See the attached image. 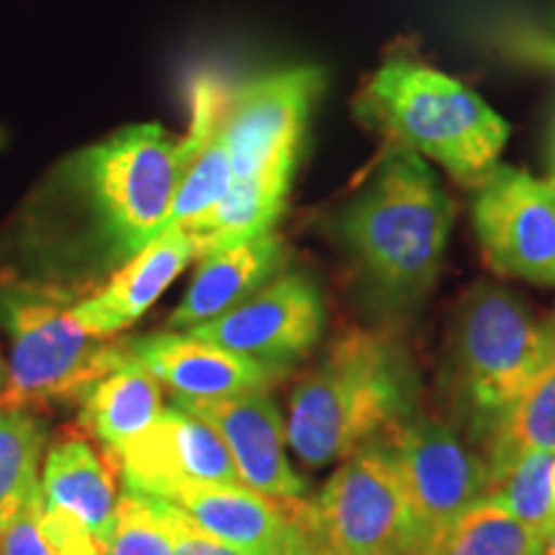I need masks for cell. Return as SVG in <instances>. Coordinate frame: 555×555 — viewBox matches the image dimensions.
Here are the masks:
<instances>
[{"mask_svg":"<svg viewBox=\"0 0 555 555\" xmlns=\"http://www.w3.org/2000/svg\"><path fill=\"white\" fill-rule=\"evenodd\" d=\"M183 176L180 139L134 124L62 157L11 227V281L75 294L157 237Z\"/></svg>","mask_w":555,"mask_h":555,"instance_id":"cell-1","label":"cell"},{"mask_svg":"<svg viewBox=\"0 0 555 555\" xmlns=\"http://www.w3.org/2000/svg\"><path fill=\"white\" fill-rule=\"evenodd\" d=\"M453 219V201L427 159L401 147H391L337 217L365 304L388 330L435 291Z\"/></svg>","mask_w":555,"mask_h":555,"instance_id":"cell-2","label":"cell"},{"mask_svg":"<svg viewBox=\"0 0 555 555\" xmlns=\"http://www.w3.org/2000/svg\"><path fill=\"white\" fill-rule=\"evenodd\" d=\"M322 86V69L298 65L232 90L224 119L232 185L208 217L183 229L196 245V260L275 232Z\"/></svg>","mask_w":555,"mask_h":555,"instance_id":"cell-3","label":"cell"},{"mask_svg":"<svg viewBox=\"0 0 555 555\" xmlns=\"http://www.w3.org/2000/svg\"><path fill=\"white\" fill-rule=\"evenodd\" d=\"M420 376L391 330H350L291 388L288 442L311 468L345 461L414 416Z\"/></svg>","mask_w":555,"mask_h":555,"instance_id":"cell-4","label":"cell"},{"mask_svg":"<svg viewBox=\"0 0 555 555\" xmlns=\"http://www.w3.org/2000/svg\"><path fill=\"white\" fill-rule=\"evenodd\" d=\"M365 127L414 152L461 185H476L499 165L509 127L481 95L416 57H388L358 93Z\"/></svg>","mask_w":555,"mask_h":555,"instance_id":"cell-5","label":"cell"},{"mask_svg":"<svg viewBox=\"0 0 555 555\" xmlns=\"http://www.w3.org/2000/svg\"><path fill=\"white\" fill-rule=\"evenodd\" d=\"M555 324L532 317L522 298L478 283L457 304L448 337V388L481 440L545 363Z\"/></svg>","mask_w":555,"mask_h":555,"instance_id":"cell-6","label":"cell"},{"mask_svg":"<svg viewBox=\"0 0 555 555\" xmlns=\"http://www.w3.org/2000/svg\"><path fill=\"white\" fill-rule=\"evenodd\" d=\"M69 291L9 281L0 286V327L11 337L9 388L0 406L44 409L80 401L127 356L129 339L95 337L73 317Z\"/></svg>","mask_w":555,"mask_h":555,"instance_id":"cell-7","label":"cell"},{"mask_svg":"<svg viewBox=\"0 0 555 555\" xmlns=\"http://www.w3.org/2000/svg\"><path fill=\"white\" fill-rule=\"evenodd\" d=\"M317 525L332 555H386L425 543L397 470L378 442L345 457L314 502Z\"/></svg>","mask_w":555,"mask_h":555,"instance_id":"cell-8","label":"cell"},{"mask_svg":"<svg viewBox=\"0 0 555 555\" xmlns=\"http://www.w3.org/2000/svg\"><path fill=\"white\" fill-rule=\"evenodd\" d=\"M376 442L397 470L429 543L489 496L491 474L486 457L435 416L416 412Z\"/></svg>","mask_w":555,"mask_h":555,"instance_id":"cell-9","label":"cell"},{"mask_svg":"<svg viewBox=\"0 0 555 555\" xmlns=\"http://www.w3.org/2000/svg\"><path fill=\"white\" fill-rule=\"evenodd\" d=\"M478 249L496 275L555 286V183L499 163L470 206Z\"/></svg>","mask_w":555,"mask_h":555,"instance_id":"cell-10","label":"cell"},{"mask_svg":"<svg viewBox=\"0 0 555 555\" xmlns=\"http://www.w3.org/2000/svg\"><path fill=\"white\" fill-rule=\"evenodd\" d=\"M324 332V298L304 273H278L245 301L189 335L240 356L291 365L314 350Z\"/></svg>","mask_w":555,"mask_h":555,"instance_id":"cell-11","label":"cell"},{"mask_svg":"<svg viewBox=\"0 0 555 555\" xmlns=\"http://www.w3.org/2000/svg\"><path fill=\"white\" fill-rule=\"evenodd\" d=\"M129 491L168 499L180 489L240 483L224 440L208 422L183 406L163 409L152 425L108 455Z\"/></svg>","mask_w":555,"mask_h":555,"instance_id":"cell-12","label":"cell"},{"mask_svg":"<svg viewBox=\"0 0 555 555\" xmlns=\"http://www.w3.org/2000/svg\"><path fill=\"white\" fill-rule=\"evenodd\" d=\"M178 406L208 422L232 455L242 486L270 499H301L307 483L291 468L286 425L270 391L227 399L178 401Z\"/></svg>","mask_w":555,"mask_h":555,"instance_id":"cell-13","label":"cell"},{"mask_svg":"<svg viewBox=\"0 0 555 555\" xmlns=\"http://www.w3.org/2000/svg\"><path fill=\"white\" fill-rule=\"evenodd\" d=\"M129 350L155 373L159 384L170 388L176 401L270 391L288 373V365L240 356L206 339L191 337L189 332H157L129 339Z\"/></svg>","mask_w":555,"mask_h":555,"instance_id":"cell-14","label":"cell"},{"mask_svg":"<svg viewBox=\"0 0 555 555\" xmlns=\"http://www.w3.org/2000/svg\"><path fill=\"white\" fill-rule=\"evenodd\" d=\"M196 260V245L183 229H163L147 247L108 275L99 291L73 304V317L95 337H116L147 314L163 291Z\"/></svg>","mask_w":555,"mask_h":555,"instance_id":"cell-15","label":"cell"},{"mask_svg":"<svg viewBox=\"0 0 555 555\" xmlns=\"http://www.w3.org/2000/svg\"><path fill=\"white\" fill-rule=\"evenodd\" d=\"M283 262H286V245L275 232L206 255L198 260L196 275L183 301L170 314L168 327L189 332L191 327L211 322L266 286L270 278L281 273Z\"/></svg>","mask_w":555,"mask_h":555,"instance_id":"cell-16","label":"cell"},{"mask_svg":"<svg viewBox=\"0 0 555 555\" xmlns=\"http://www.w3.org/2000/svg\"><path fill=\"white\" fill-rule=\"evenodd\" d=\"M114 463L99 455L82 435H67L54 442L41 474V499L86 527L103 545L114 525L119 491Z\"/></svg>","mask_w":555,"mask_h":555,"instance_id":"cell-17","label":"cell"},{"mask_svg":"<svg viewBox=\"0 0 555 555\" xmlns=\"http://www.w3.org/2000/svg\"><path fill=\"white\" fill-rule=\"evenodd\" d=\"M80 427L114 455L129 440L142 435L163 412V384L155 373L127 350L106 376L82 393Z\"/></svg>","mask_w":555,"mask_h":555,"instance_id":"cell-18","label":"cell"},{"mask_svg":"<svg viewBox=\"0 0 555 555\" xmlns=\"http://www.w3.org/2000/svg\"><path fill=\"white\" fill-rule=\"evenodd\" d=\"M478 442L491 481L519 457L555 450V339L525 391L491 422Z\"/></svg>","mask_w":555,"mask_h":555,"instance_id":"cell-19","label":"cell"},{"mask_svg":"<svg viewBox=\"0 0 555 555\" xmlns=\"http://www.w3.org/2000/svg\"><path fill=\"white\" fill-rule=\"evenodd\" d=\"M44 422L26 409L0 406V535L39 494Z\"/></svg>","mask_w":555,"mask_h":555,"instance_id":"cell-20","label":"cell"},{"mask_svg":"<svg viewBox=\"0 0 555 555\" xmlns=\"http://www.w3.org/2000/svg\"><path fill=\"white\" fill-rule=\"evenodd\" d=\"M535 530L486 496L429 543V555H535Z\"/></svg>","mask_w":555,"mask_h":555,"instance_id":"cell-21","label":"cell"},{"mask_svg":"<svg viewBox=\"0 0 555 555\" xmlns=\"http://www.w3.org/2000/svg\"><path fill=\"white\" fill-rule=\"evenodd\" d=\"M489 499L540 532L555 519V450L530 453L491 481Z\"/></svg>","mask_w":555,"mask_h":555,"instance_id":"cell-22","label":"cell"},{"mask_svg":"<svg viewBox=\"0 0 555 555\" xmlns=\"http://www.w3.org/2000/svg\"><path fill=\"white\" fill-rule=\"evenodd\" d=\"M101 555H176L163 499L127 489L119 496Z\"/></svg>","mask_w":555,"mask_h":555,"instance_id":"cell-23","label":"cell"},{"mask_svg":"<svg viewBox=\"0 0 555 555\" xmlns=\"http://www.w3.org/2000/svg\"><path fill=\"white\" fill-rule=\"evenodd\" d=\"M0 555H60L41 525V486L18 517L0 535Z\"/></svg>","mask_w":555,"mask_h":555,"instance_id":"cell-24","label":"cell"},{"mask_svg":"<svg viewBox=\"0 0 555 555\" xmlns=\"http://www.w3.org/2000/svg\"><path fill=\"white\" fill-rule=\"evenodd\" d=\"M163 504H165V517H168V525L172 532V553L176 555H247L237 551V547L206 535V532L193 525L176 504L165 502V499Z\"/></svg>","mask_w":555,"mask_h":555,"instance_id":"cell-25","label":"cell"},{"mask_svg":"<svg viewBox=\"0 0 555 555\" xmlns=\"http://www.w3.org/2000/svg\"><path fill=\"white\" fill-rule=\"evenodd\" d=\"M535 555H555V519L538 532Z\"/></svg>","mask_w":555,"mask_h":555,"instance_id":"cell-26","label":"cell"},{"mask_svg":"<svg viewBox=\"0 0 555 555\" xmlns=\"http://www.w3.org/2000/svg\"><path fill=\"white\" fill-rule=\"evenodd\" d=\"M386 555H429V547L425 543H409V545H401V547H397V551H391Z\"/></svg>","mask_w":555,"mask_h":555,"instance_id":"cell-27","label":"cell"},{"mask_svg":"<svg viewBox=\"0 0 555 555\" xmlns=\"http://www.w3.org/2000/svg\"><path fill=\"white\" fill-rule=\"evenodd\" d=\"M5 388H9V363L0 356V399H3Z\"/></svg>","mask_w":555,"mask_h":555,"instance_id":"cell-28","label":"cell"},{"mask_svg":"<svg viewBox=\"0 0 555 555\" xmlns=\"http://www.w3.org/2000/svg\"><path fill=\"white\" fill-rule=\"evenodd\" d=\"M0 144H3V129H0Z\"/></svg>","mask_w":555,"mask_h":555,"instance_id":"cell-29","label":"cell"},{"mask_svg":"<svg viewBox=\"0 0 555 555\" xmlns=\"http://www.w3.org/2000/svg\"><path fill=\"white\" fill-rule=\"evenodd\" d=\"M551 60L555 62V47H553V52H551Z\"/></svg>","mask_w":555,"mask_h":555,"instance_id":"cell-30","label":"cell"},{"mask_svg":"<svg viewBox=\"0 0 555 555\" xmlns=\"http://www.w3.org/2000/svg\"><path fill=\"white\" fill-rule=\"evenodd\" d=\"M553 183H555V178H553Z\"/></svg>","mask_w":555,"mask_h":555,"instance_id":"cell-31","label":"cell"},{"mask_svg":"<svg viewBox=\"0 0 555 555\" xmlns=\"http://www.w3.org/2000/svg\"><path fill=\"white\" fill-rule=\"evenodd\" d=\"M553 322H555V319H553Z\"/></svg>","mask_w":555,"mask_h":555,"instance_id":"cell-32","label":"cell"}]
</instances>
